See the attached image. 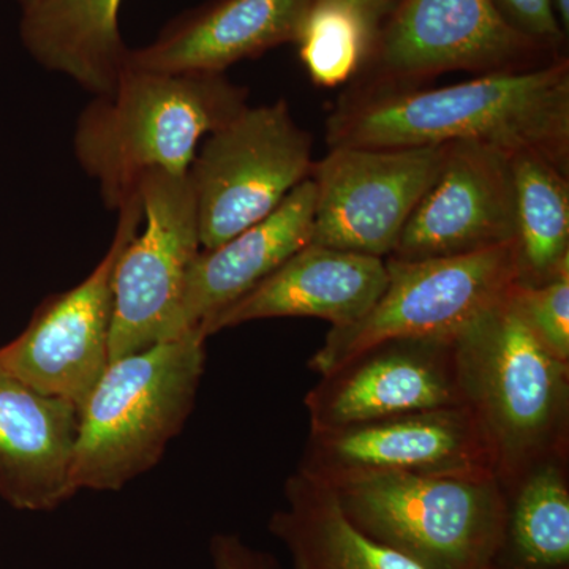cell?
I'll return each instance as SVG.
<instances>
[{"label": "cell", "mask_w": 569, "mask_h": 569, "mask_svg": "<svg viewBox=\"0 0 569 569\" xmlns=\"http://www.w3.org/2000/svg\"><path fill=\"white\" fill-rule=\"evenodd\" d=\"M329 148H425L475 141L539 153L569 170V63L478 74L436 89L358 88L326 122Z\"/></svg>", "instance_id": "cell-1"}, {"label": "cell", "mask_w": 569, "mask_h": 569, "mask_svg": "<svg viewBox=\"0 0 569 569\" xmlns=\"http://www.w3.org/2000/svg\"><path fill=\"white\" fill-rule=\"evenodd\" d=\"M247 97L223 73L126 66L114 88L93 96L78 118L74 156L118 211L148 171L189 173L201 140L244 110Z\"/></svg>", "instance_id": "cell-2"}, {"label": "cell", "mask_w": 569, "mask_h": 569, "mask_svg": "<svg viewBox=\"0 0 569 569\" xmlns=\"http://www.w3.org/2000/svg\"><path fill=\"white\" fill-rule=\"evenodd\" d=\"M456 355L463 406L481 426L501 485L569 451V362L533 336L511 291L456 336Z\"/></svg>", "instance_id": "cell-3"}, {"label": "cell", "mask_w": 569, "mask_h": 569, "mask_svg": "<svg viewBox=\"0 0 569 569\" xmlns=\"http://www.w3.org/2000/svg\"><path fill=\"white\" fill-rule=\"evenodd\" d=\"M206 340L190 328L108 365L80 408L74 489L121 490L159 463L192 413Z\"/></svg>", "instance_id": "cell-4"}, {"label": "cell", "mask_w": 569, "mask_h": 569, "mask_svg": "<svg viewBox=\"0 0 569 569\" xmlns=\"http://www.w3.org/2000/svg\"><path fill=\"white\" fill-rule=\"evenodd\" d=\"M328 486L355 527L419 567L492 568L507 508L493 471L361 475Z\"/></svg>", "instance_id": "cell-5"}, {"label": "cell", "mask_w": 569, "mask_h": 569, "mask_svg": "<svg viewBox=\"0 0 569 569\" xmlns=\"http://www.w3.org/2000/svg\"><path fill=\"white\" fill-rule=\"evenodd\" d=\"M385 263L387 287L376 306L356 323L331 328L310 358L312 372L326 376L391 339H455L518 283L515 241L458 257L413 261L388 257Z\"/></svg>", "instance_id": "cell-6"}, {"label": "cell", "mask_w": 569, "mask_h": 569, "mask_svg": "<svg viewBox=\"0 0 569 569\" xmlns=\"http://www.w3.org/2000/svg\"><path fill=\"white\" fill-rule=\"evenodd\" d=\"M313 138L284 100L247 107L209 133L194 153L189 181L201 249L223 244L274 212L312 174Z\"/></svg>", "instance_id": "cell-7"}, {"label": "cell", "mask_w": 569, "mask_h": 569, "mask_svg": "<svg viewBox=\"0 0 569 569\" xmlns=\"http://www.w3.org/2000/svg\"><path fill=\"white\" fill-rule=\"evenodd\" d=\"M549 50L509 24L496 0H400L370 51L358 88H418L445 71L477 74L546 66ZM550 63V62H549Z\"/></svg>", "instance_id": "cell-8"}, {"label": "cell", "mask_w": 569, "mask_h": 569, "mask_svg": "<svg viewBox=\"0 0 569 569\" xmlns=\"http://www.w3.org/2000/svg\"><path fill=\"white\" fill-rule=\"evenodd\" d=\"M144 228L112 277L110 362L171 339L183 282L201 250L189 174L151 170L137 183Z\"/></svg>", "instance_id": "cell-9"}, {"label": "cell", "mask_w": 569, "mask_h": 569, "mask_svg": "<svg viewBox=\"0 0 569 569\" xmlns=\"http://www.w3.org/2000/svg\"><path fill=\"white\" fill-rule=\"evenodd\" d=\"M114 238L84 282L44 299L31 323L0 348V366L41 395L81 408L110 365L112 277L123 247L140 230L142 208L134 192L118 208Z\"/></svg>", "instance_id": "cell-10"}, {"label": "cell", "mask_w": 569, "mask_h": 569, "mask_svg": "<svg viewBox=\"0 0 569 569\" xmlns=\"http://www.w3.org/2000/svg\"><path fill=\"white\" fill-rule=\"evenodd\" d=\"M445 144L425 148H331L313 163L317 186L312 242L387 260L422 194Z\"/></svg>", "instance_id": "cell-11"}, {"label": "cell", "mask_w": 569, "mask_h": 569, "mask_svg": "<svg viewBox=\"0 0 569 569\" xmlns=\"http://www.w3.org/2000/svg\"><path fill=\"white\" fill-rule=\"evenodd\" d=\"M298 471L326 485L376 473H496L488 440L466 406L309 429Z\"/></svg>", "instance_id": "cell-12"}, {"label": "cell", "mask_w": 569, "mask_h": 569, "mask_svg": "<svg viewBox=\"0 0 569 569\" xmlns=\"http://www.w3.org/2000/svg\"><path fill=\"white\" fill-rule=\"evenodd\" d=\"M310 429L463 406L455 339L411 337L367 348L305 397Z\"/></svg>", "instance_id": "cell-13"}, {"label": "cell", "mask_w": 569, "mask_h": 569, "mask_svg": "<svg viewBox=\"0 0 569 569\" xmlns=\"http://www.w3.org/2000/svg\"><path fill=\"white\" fill-rule=\"evenodd\" d=\"M515 236L512 156L481 142H447L440 170L391 258L458 257L507 244Z\"/></svg>", "instance_id": "cell-14"}, {"label": "cell", "mask_w": 569, "mask_h": 569, "mask_svg": "<svg viewBox=\"0 0 569 569\" xmlns=\"http://www.w3.org/2000/svg\"><path fill=\"white\" fill-rule=\"evenodd\" d=\"M387 280L383 258L309 244L198 329L209 337L249 321L290 317L343 328L369 313Z\"/></svg>", "instance_id": "cell-15"}, {"label": "cell", "mask_w": 569, "mask_h": 569, "mask_svg": "<svg viewBox=\"0 0 569 569\" xmlns=\"http://www.w3.org/2000/svg\"><path fill=\"white\" fill-rule=\"evenodd\" d=\"M80 408L41 395L0 366V497L22 511H52L71 481Z\"/></svg>", "instance_id": "cell-16"}, {"label": "cell", "mask_w": 569, "mask_h": 569, "mask_svg": "<svg viewBox=\"0 0 569 569\" xmlns=\"http://www.w3.org/2000/svg\"><path fill=\"white\" fill-rule=\"evenodd\" d=\"M313 0H213L171 21L127 66L162 73H223L291 43Z\"/></svg>", "instance_id": "cell-17"}, {"label": "cell", "mask_w": 569, "mask_h": 569, "mask_svg": "<svg viewBox=\"0 0 569 569\" xmlns=\"http://www.w3.org/2000/svg\"><path fill=\"white\" fill-rule=\"evenodd\" d=\"M317 186L306 179L274 212L190 264L171 339L227 309L312 242Z\"/></svg>", "instance_id": "cell-18"}, {"label": "cell", "mask_w": 569, "mask_h": 569, "mask_svg": "<svg viewBox=\"0 0 569 569\" xmlns=\"http://www.w3.org/2000/svg\"><path fill=\"white\" fill-rule=\"evenodd\" d=\"M121 3L40 0L22 11V43L41 66L66 74L93 96L110 92L130 51L119 31Z\"/></svg>", "instance_id": "cell-19"}, {"label": "cell", "mask_w": 569, "mask_h": 569, "mask_svg": "<svg viewBox=\"0 0 569 569\" xmlns=\"http://www.w3.org/2000/svg\"><path fill=\"white\" fill-rule=\"evenodd\" d=\"M283 497L268 529L290 553L291 569H425L355 527L325 482L296 470Z\"/></svg>", "instance_id": "cell-20"}, {"label": "cell", "mask_w": 569, "mask_h": 569, "mask_svg": "<svg viewBox=\"0 0 569 569\" xmlns=\"http://www.w3.org/2000/svg\"><path fill=\"white\" fill-rule=\"evenodd\" d=\"M503 529L490 569H569V451L503 486Z\"/></svg>", "instance_id": "cell-21"}, {"label": "cell", "mask_w": 569, "mask_h": 569, "mask_svg": "<svg viewBox=\"0 0 569 569\" xmlns=\"http://www.w3.org/2000/svg\"><path fill=\"white\" fill-rule=\"evenodd\" d=\"M518 284L539 287L569 274L568 171L539 153L512 156Z\"/></svg>", "instance_id": "cell-22"}, {"label": "cell", "mask_w": 569, "mask_h": 569, "mask_svg": "<svg viewBox=\"0 0 569 569\" xmlns=\"http://www.w3.org/2000/svg\"><path fill=\"white\" fill-rule=\"evenodd\" d=\"M378 29L339 0H313L299 29V58L313 84L335 89L362 70Z\"/></svg>", "instance_id": "cell-23"}, {"label": "cell", "mask_w": 569, "mask_h": 569, "mask_svg": "<svg viewBox=\"0 0 569 569\" xmlns=\"http://www.w3.org/2000/svg\"><path fill=\"white\" fill-rule=\"evenodd\" d=\"M511 301L539 342L569 362V274L539 287L516 283Z\"/></svg>", "instance_id": "cell-24"}, {"label": "cell", "mask_w": 569, "mask_h": 569, "mask_svg": "<svg viewBox=\"0 0 569 569\" xmlns=\"http://www.w3.org/2000/svg\"><path fill=\"white\" fill-rule=\"evenodd\" d=\"M496 3L512 28L549 50L563 39L552 0H496Z\"/></svg>", "instance_id": "cell-25"}, {"label": "cell", "mask_w": 569, "mask_h": 569, "mask_svg": "<svg viewBox=\"0 0 569 569\" xmlns=\"http://www.w3.org/2000/svg\"><path fill=\"white\" fill-rule=\"evenodd\" d=\"M209 553L213 569H284L272 553L252 548L234 533L213 535Z\"/></svg>", "instance_id": "cell-26"}, {"label": "cell", "mask_w": 569, "mask_h": 569, "mask_svg": "<svg viewBox=\"0 0 569 569\" xmlns=\"http://www.w3.org/2000/svg\"><path fill=\"white\" fill-rule=\"evenodd\" d=\"M358 10L362 17L369 20L370 24L380 29V22L395 9L397 0H339Z\"/></svg>", "instance_id": "cell-27"}, {"label": "cell", "mask_w": 569, "mask_h": 569, "mask_svg": "<svg viewBox=\"0 0 569 569\" xmlns=\"http://www.w3.org/2000/svg\"><path fill=\"white\" fill-rule=\"evenodd\" d=\"M557 18L561 28L568 29L569 26V0H552Z\"/></svg>", "instance_id": "cell-28"}, {"label": "cell", "mask_w": 569, "mask_h": 569, "mask_svg": "<svg viewBox=\"0 0 569 569\" xmlns=\"http://www.w3.org/2000/svg\"><path fill=\"white\" fill-rule=\"evenodd\" d=\"M18 2L21 3L22 11L31 9V7L36 6V3H39L40 0H18Z\"/></svg>", "instance_id": "cell-29"}]
</instances>
